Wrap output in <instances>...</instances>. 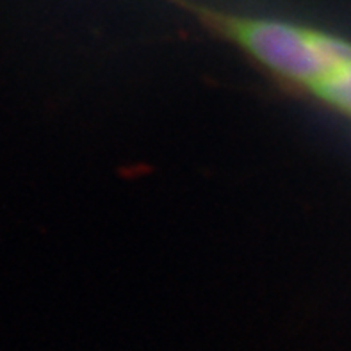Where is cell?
<instances>
[{"instance_id": "1", "label": "cell", "mask_w": 351, "mask_h": 351, "mask_svg": "<svg viewBox=\"0 0 351 351\" xmlns=\"http://www.w3.org/2000/svg\"><path fill=\"white\" fill-rule=\"evenodd\" d=\"M308 95L332 107L334 111L351 118V58L330 71Z\"/></svg>"}]
</instances>
